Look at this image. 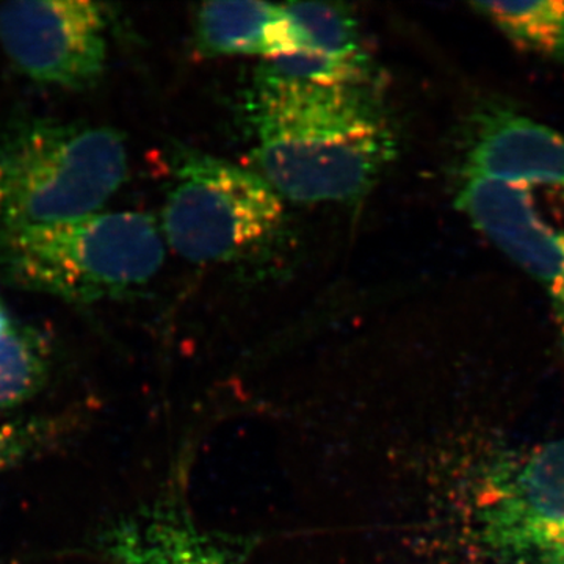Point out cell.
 <instances>
[{
	"instance_id": "obj_14",
	"label": "cell",
	"mask_w": 564,
	"mask_h": 564,
	"mask_svg": "<svg viewBox=\"0 0 564 564\" xmlns=\"http://www.w3.org/2000/svg\"><path fill=\"white\" fill-rule=\"evenodd\" d=\"M39 423H22L0 429V473L20 462L41 440Z\"/></svg>"
},
{
	"instance_id": "obj_4",
	"label": "cell",
	"mask_w": 564,
	"mask_h": 564,
	"mask_svg": "<svg viewBox=\"0 0 564 564\" xmlns=\"http://www.w3.org/2000/svg\"><path fill=\"white\" fill-rule=\"evenodd\" d=\"M284 218L281 196L258 174L182 150L163 207L166 243L187 261H231L274 236Z\"/></svg>"
},
{
	"instance_id": "obj_5",
	"label": "cell",
	"mask_w": 564,
	"mask_h": 564,
	"mask_svg": "<svg viewBox=\"0 0 564 564\" xmlns=\"http://www.w3.org/2000/svg\"><path fill=\"white\" fill-rule=\"evenodd\" d=\"M481 547L502 564H564V437L503 459L475 502Z\"/></svg>"
},
{
	"instance_id": "obj_1",
	"label": "cell",
	"mask_w": 564,
	"mask_h": 564,
	"mask_svg": "<svg viewBox=\"0 0 564 564\" xmlns=\"http://www.w3.org/2000/svg\"><path fill=\"white\" fill-rule=\"evenodd\" d=\"M247 117L263 180L293 202L361 198L397 151L367 84L314 85L259 73Z\"/></svg>"
},
{
	"instance_id": "obj_6",
	"label": "cell",
	"mask_w": 564,
	"mask_h": 564,
	"mask_svg": "<svg viewBox=\"0 0 564 564\" xmlns=\"http://www.w3.org/2000/svg\"><path fill=\"white\" fill-rule=\"evenodd\" d=\"M107 13L95 2L22 0L0 6V43L40 84L85 88L107 65Z\"/></svg>"
},
{
	"instance_id": "obj_16",
	"label": "cell",
	"mask_w": 564,
	"mask_h": 564,
	"mask_svg": "<svg viewBox=\"0 0 564 564\" xmlns=\"http://www.w3.org/2000/svg\"><path fill=\"white\" fill-rule=\"evenodd\" d=\"M11 332H13V325H11L10 315L0 303V340L9 336Z\"/></svg>"
},
{
	"instance_id": "obj_11",
	"label": "cell",
	"mask_w": 564,
	"mask_h": 564,
	"mask_svg": "<svg viewBox=\"0 0 564 564\" xmlns=\"http://www.w3.org/2000/svg\"><path fill=\"white\" fill-rule=\"evenodd\" d=\"M199 46L212 55L269 58L296 47V29L285 6L267 2L206 3L196 17Z\"/></svg>"
},
{
	"instance_id": "obj_2",
	"label": "cell",
	"mask_w": 564,
	"mask_h": 564,
	"mask_svg": "<svg viewBox=\"0 0 564 564\" xmlns=\"http://www.w3.org/2000/svg\"><path fill=\"white\" fill-rule=\"evenodd\" d=\"M163 240L155 218L141 212H98L57 225L0 229V274L68 302L117 299L159 273Z\"/></svg>"
},
{
	"instance_id": "obj_9",
	"label": "cell",
	"mask_w": 564,
	"mask_h": 564,
	"mask_svg": "<svg viewBox=\"0 0 564 564\" xmlns=\"http://www.w3.org/2000/svg\"><path fill=\"white\" fill-rule=\"evenodd\" d=\"M296 47L263 63L259 73L314 85L367 84L369 58L358 21L340 3H288Z\"/></svg>"
},
{
	"instance_id": "obj_15",
	"label": "cell",
	"mask_w": 564,
	"mask_h": 564,
	"mask_svg": "<svg viewBox=\"0 0 564 564\" xmlns=\"http://www.w3.org/2000/svg\"><path fill=\"white\" fill-rule=\"evenodd\" d=\"M552 292V304H554V315L556 328H558L560 337L564 344V265L558 280H556Z\"/></svg>"
},
{
	"instance_id": "obj_8",
	"label": "cell",
	"mask_w": 564,
	"mask_h": 564,
	"mask_svg": "<svg viewBox=\"0 0 564 564\" xmlns=\"http://www.w3.org/2000/svg\"><path fill=\"white\" fill-rule=\"evenodd\" d=\"M463 172L527 188L564 187V135L503 107H486L470 126Z\"/></svg>"
},
{
	"instance_id": "obj_12",
	"label": "cell",
	"mask_w": 564,
	"mask_h": 564,
	"mask_svg": "<svg viewBox=\"0 0 564 564\" xmlns=\"http://www.w3.org/2000/svg\"><path fill=\"white\" fill-rule=\"evenodd\" d=\"M473 7L518 46L564 65V2H478Z\"/></svg>"
},
{
	"instance_id": "obj_3",
	"label": "cell",
	"mask_w": 564,
	"mask_h": 564,
	"mask_svg": "<svg viewBox=\"0 0 564 564\" xmlns=\"http://www.w3.org/2000/svg\"><path fill=\"white\" fill-rule=\"evenodd\" d=\"M120 132L32 121L0 137V229L36 228L98 214L128 176Z\"/></svg>"
},
{
	"instance_id": "obj_7",
	"label": "cell",
	"mask_w": 564,
	"mask_h": 564,
	"mask_svg": "<svg viewBox=\"0 0 564 564\" xmlns=\"http://www.w3.org/2000/svg\"><path fill=\"white\" fill-rule=\"evenodd\" d=\"M456 206L516 265L554 288L564 265V236L543 220L530 188L463 172Z\"/></svg>"
},
{
	"instance_id": "obj_13",
	"label": "cell",
	"mask_w": 564,
	"mask_h": 564,
	"mask_svg": "<svg viewBox=\"0 0 564 564\" xmlns=\"http://www.w3.org/2000/svg\"><path fill=\"white\" fill-rule=\"evenodd\" d=\"M46 377V359L40 340L13 332L0 340V410L24 402L39 391Z\"/></svg>"
},
{
	"instance_id": "obj_10",
	"label": "cell",
	"mask_w": 564,
	"mask_h": 564,
	"mask_svg": "<svg viewBox=\"0 0 564 564\" xmlns=\"http://www.w3.org/2000/svg\"><path fill=\"white\" fill-rule=\"evenodd\" d=\"M107 552L115 564H245L243 551L196 527L176 497L120 522Z\"/></svg>"
}]
</instances>
